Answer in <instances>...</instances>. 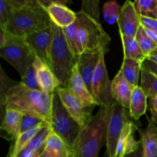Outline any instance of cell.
I'll use <instances>...</instances> for the list:
<instances>
[{"label":"cell","mask_w":157,"mask_h":157,"mask_svg":"<svg viewBox=\"0 0 157 157\" xmlns=\"http://www.w3.org/2000/svg\"><path fill=\"white\" fill-rule=\"evenodd\" d=\"M24 114L12 108L6 107L5 114L2 119L1 130L6 132L15 140L21 132V121Z\"/></svg>","instance_id":"obj_20"},{"label":"cell","mask_w":157,"mask_h":157,"mask_svg":"<svg viewBox=\"0 0 157 157\" xmlns=\"http://www.w3.org/2000/svg\"><path fill=\"white\" fill-rule=\"evenodd\" d=\"M143 67L147 68V70H149L150 71H151L152 73H153L154 75H156L157 76V64L156 63L153 62V61H150V60L146 59L145 61L143 63Z\"/></svg>","instance_id":"obj_40"},{"label":"cell","mask_w":157,"mask_h":157,"mask_svg":"<svg viewBox=\"0 0 157 157\" xmlns=\"http://www.w3.org/2000/svg\"><path fill=\"white\" fill-rule=\"evenodd\" d=\"M145 29L146 32H147V34L148 35V36L153 40V41L155 43V44H157V32H155L151 30H149V29Z\"/></svg>","instance_id":"obj_42"},{"label":"cell","mask_w":157,"mask_h":157,"mask_svg":"<svg viewBox=\"0 0 157 157\" xmlns=\"http://www.w3.org/2000/svg\"><path fill=\"white\" fill-rule=\"evenodd\" d=\"M124 157H144V151H143L142 145L136 150V151L133 152V153H130V154L127 155Z\"/></svg>","instance_id":"obj_41"},{"label":"cell","mask_w":157,"mask_h":157,"mask_svg":"<svg viewBox=\"0 0 157 157\" xmlns=\"http://www.w3.org/2000/svg\"><path fill=\"white\" fill-rule=\"evenodd\" d=\"M140 24L144 29L157 32V19L155 18L140 15Z\"/></svg>","instance_id":"obj_37"},{"label":"cell","mask_w":157,"mask_h":157,"mask_svg":"<svg viewBox=\"0 0 157 157\" xmlns=\"http://www.w3.org/2000/svg\"><path fill=\"white\" fill-rule=\"evenodd\" d=\"M142 67L143 62L141 61L130 58H124L120 71L130 84L133 87H137L140 86L139 81Z\"/></svg>","instance_id":"obj_23"},{"label":"cell","mask_w":157,"mask_h":157,"mask_svg":"<svg viewBox=\"0 0 157 157\" xmlns=\"http://www.w3.org/2000/svg\"><path fill=\"white\" fill-rule=\"evenodd\" d=\"M21 78V81L20 82L22 84H24L25 87H29L30 89H33V90H42L41 89L39 84H38V79H37L36 71H35V69L34 67L33 64L28 69L25 75Z\"/></svg>","instance_id":"obj_33"},{"label":"cell","mask_w":157,"mask_h":157,"mask_svg":"<svg viewBox=\"0 0 157 157\" xmlns=\"http://www.w3.org/2000/svg\"><path fill=\"white\" fill-rule=\"evenodd\" d=\"M53 41L51 68L56 76L60 87H67L78 57L72 52L66 41L63 29L52 23Z\"/></svg>","instance_id":"obj_3"},{"label":"cell","mask_w":157,"mask_h":157,"mask_svg":"<svg viewBox=\"0 0 157 157\" xmlns=\"http://www.w3.org/2000/svg\"><path fill=\"white\" fill-rule=\"evenodd\" d=\"M76 14L78 21V48L79 55L83 52L98 49L107 52L111 38L104 30L100 21L81 10Z\"/></svg>","instance_id":"obj_5"},{"label":"cell","mask_w":157,"mask_h":157,"mask_svg":"<svg viewBox=\"0 0 157 157\" xmlns=\"http://www.w3.org/2000/svg\"><path fill=\"white\" fill-rule=\"evenodd\" d=\"M135 38H136L140 48L142 50L143 53L144 54L147 58L150 56L152 52L157 49V44H155L153 40L148 36L145 29L142 25H140V27L139 30L135 36Z\"/></svg>","instance_id":"obj_29"},{"label":"cell","mask_w":157,"mask_h":157,"mask_svg":"<svg viewBox=\"0 0 157 157\" xmlns=\"http://www.w3.org/2000/svg\"><path fill=\"white\" fill-rule=\"evenodd\" d=\"M46 12L48 14L52 23L61 29L68 27L77 20V14L67 7V5L61 3H53Z\"/></svg>","instance_id":"obj_18"},{"label":"cell","mask_w":157,"mask_h":157,"mask_svg":"<svg viewBox=\"0 0 157 157\" xmlns=\"http://www.w3.org/2000/svg\"><path fill=\"white\" fill-rule=\"evenodd\" d=\"M0 56L17 71L21 78L25 75L36 58L25 37L15 35L8 31L6 41L0 47Z\"/></svg>","instance_id":"obj_6"},{"label":"cell","mask_w":157,"mask_h":157,"mask_svg":"<svg viewBox=\"0 0 157 157\" xmlns=\"http://www.w3.org/2000/svg\"><path fill=\"white\" fill-rule=\"evenodd\" d=\"M140 87L144 90L147 98L157 95V76L143 67L141 71Z\"/></svg>","instance_id":"obj_26"},{"label":"cell","mask_w":157,"mask_h":157,"mask_svg":"<svg viewBox=\"0 0 157 157\" xmlns=\"http://www.w3.org/2000/svg\"><path fill=\"white\" fill-rule=\"evenodd\" d=\"M120 35L135 37L140 27V15L136 12L133 2L127 0L121 7V13L117 21Z\"/></svg>","instance_id":"obj_12"},{"label":"cell","mask_w":157,"mask_h":157,"mask_svg":"<svg viewBox=\"0 0 157 157\" xmlns=\"http://www.w3.org/2000/svg\"><path fill=\"white\" fill-rule=\"evenodd\" d=\"M121 7L117 0H110L106 2L103 6V16L104 19L108 25H114L117 23Z\"/></svg>","instance_id":"obj_28"},{"label":"cell","mask_w":157,"mask_h":157,"mask_svg":"<svg viewBox=\"0 0 157 157\" xmlns=\"http://www.w3.org/2000/svg\"><path fill=\"white\" fill-rule=\"evenodd\" d=\"M73 157H74V156H73Z\"/></svg>","instance_id":"obj_48"},{"label":"cell","mask_w":157,"mask_h":157,"mask_svg":"<svg viewBox=\"0 0 157 157\" xmlns=\"http://www.w3.org/2000/svg\"><path fill=\"white\" fill-rule=\"evenodd\" d=\"M107 107L99 111L82 127L71 149L72 157H98L103 140L106 137Z\"/></svg>","instance_id":"obj_2"},{"label":"cell","mask_w":157,"mask_h":157,"mask_svg":"<svg viewBox=\"0 0 157 157\" xmlns=\"http://www.w3.org/2000/svg\"><path fill=\"white\" fill-rule=\"evenodd\" d=\"M43 127H36V128L20 133L14 141L7 157H17V156L30 144L31 141L41 131Z\"/></svg>","instance_id":"obj_25"},{"label":"cell","mask_w":157,"mask_h":157,"mask_svg":"<svg viewBox=\"0 0 157 157\" xmlns=\"http://www.w3.org/2000/svg\"><path fill=\"white\" fill-rule=\"evenodd\" d=\"M147 59L150 60V61H153V62L156 63L157 64V49H156L154 52H152V53L150 54V56H149Z\"/></svg>","instance_id":"obj_43"},{"label":"cell","mask_w":157,"mask_h":157,"mask_svg":"<svg viewBox=\"0 0 157 157\" xmlns=\"http://www.w3.org/2000/svg\"><path fill=\"white\" fill-rule=\"evenodd\" d=\"M104 50H93L83 52L78 57L76 65L79 73L91 93V84L100 57Z\"/></svg>","instance_id":"obj_13"},{"label":"cell","mask_w":157,"mask_h":157,"mask_svg":"<svg viewBox=\"0 0 157 157\" xmlns=\"http://www.w3.org/2000/svg\"><path fill=\"white\" fill-rule=\"evenodd\" d=\"M53 94L33 90L21 82L12 87L6 98V108H12L23 114L34 115L44 120L51 127Z\"/></svg>","instance_id":"obj_1"},{"label":"cell","mask_w":157,"mask_h":157,"mask_svg":"<svg viewBox=\"0 0 157 157\" xmlns=\"http://www.w3.org/2000/svg\"><path fill=\"white\" fill-rule=\"evenodd\" d=\"M156 18L157 19V10H156Z\"/></svg>","instance_id":"obj_47"},{"label":"cell","mask_w":157,"mask_h":157,"mask_svg":"<svg viewBox=\"0 0 157 157\" xmlns=\"http://www.w3.org/2000/svg\"><path fill=\"white\" fill-rule=\"evenodd\" d=\"M36 1L45 10L53 3H61V4H64L67 6V3L64 0H36Z\"/></svg>","instance_id":"obj_39"},{"label":"cell","mask_w":157,"mask_h":157,"mask_svg":"<svg viewBox=\"0 0 157 157\" xmlns=\"http://www.w3.org/2000/svg\"><path fill=\"white\" fill-rule=\"evenodd\" d=\"M44 152L50 157H72L71 149L52 130L46 140Z\"/></svg>","instance_id":"obj_21"},{"label":"cell","mask_w":157,"mask_h":157,"mask_svg":"<svg viewBox=\"0 0 157 157\" xmlns=\"http://www.w3.org/2000/svg\"><path fill=\"white\" fill-rule=\"evenodd\" d=\"M135 87L127 81L121 71H118L112 81V95L116 102L129 110L130 98Z\"/></svg>","instance_id":"obj_16"},{"label":"cell","mask_w":157,"mask_h":157,"mask_svg":"<svg viewBox=\"0 0 157 157\" xmlns=\"http://www.w3.org/2000/svg\"><path fill=\"white\" fill-rule=\"evenodd\" d=\"M64 1H65L67 3V5H69V4H71V0H64Z\"/></svg>","instance_id":"obj_44"},{"label":"cell","mask_w":157,"mask_h":157,"mask_svg":"<svg viewBox=\"0 0 157 157\" xmlns=\"http://www.w3.org/2000/svg\"><path fill=\"white\" fill-rule=\"evenodd\" d=\"M129 121L127 109L115 101L107 107L106 148L107 157H117V148L123 130Z\"/></svg>","instance_id":"obj_8"},{"label":"cell","mask_w":157,"mask_h":157,"mask_svg":"<svg viewBox=\"0 0 157 157\" xmlns=\"http://www.w3.org/2000/svg\"><path fill=\"white\" fill-rule=\"evenodd\" d=\"M47 126L50 127V125L41 118L34 116V115L25 114L23 116L22 121H21L20 133L27 131V130H30L32 129L36 128V127H47Z\"/></svg>","instance_id":"obj_32"},{"label":"cell","mask_w":157,"mask_h":157,"mask_svg":"<svg viewBox=\"0 0 157 157\" xmlns=\"http://www.w3.org/2000/svg\"><path fill=\"white\" fill-rule=\"evenodd\" d=\"M43 157H50V156H49L48 155V154H46L45 152H44V155H43Z\"/></svg>","instance_id":"obj_45"},{"label":"cell","mask_w":157,"mask_h":157,"mask_svg":"<svg viewBox=\"0 0 157 157\" xmlns=\"http://www.w3.org/2000/svg\"><path fill=\"white\" fill-rule=\"evenodd\" d=\"M105 53L102 52L94 71L91 84V94L97 106L109 107L115 102L112 95V81L109 78L105 64Z\"/></svg>","instance_id":"obj_9"},{"label":"cell","mask_w":157,"mask_h":157,"mask_svg":"<svg viewBox=\"0 0 157 157\" xmlns=\"http://www.w3.org/2000/svg\"><path fill=\"white\" fill-rule=\"evenodd\" d=\"M133 3L140 15L156 18L157 0H135Z\"/></svg>","instance_id":"obj_31"},{"label":"cell","mask_w":157,"mask_h":157,"mask_svg":"<svg viewBox=\"0 0 157 157\" xmlns=\"http://www.w3.org/2000/svg\"><path fill=\"white\" fill-rule=\"evenodd\" d=\"M67 87L75 96H76L83 103L85 107L94 108L95 106H97L96 102L90 90L87 87L82 77L80 75L77 65H75L72 70L68 85Z\"/></svg>","instance_id":"obj_14"},{"label":"cell","mask_w":157,"mask_h":157,"mask_svg":"<svg viewBox=\"0 0 157 157\" xmlns=\"http://www.w3.org/2000/svg\"><path fill=\"white\" fill-rule=\"evenodd\" d=\"M52 21L41 7L13 9L6 30L15 35L26 37L30 34L50 27Z\"/></svg>","instance_id":"obj_4"},{"label":"cell","mask_w":157,"mask_h":157,"mask_svg":"<svg viewBox=\"0 0 157 157\" xmlns=\"http://www.w3.org/2000/svg\"><path fill=\"white\" fill-rule=\"evenodd\" d=\"M6 1L13 9H21L24 7H41L36 0H6Z\"/></svg>","instance_id":"obj_36"},{"label":"cell","mask_w":157,"mask_h":157,"mask_svg":"<svg viewBox=\"0 0 157 157\" xmlns=\"http://www.w3.org/2000/svg\"><path fill=\"white\" fill-rule=\"evenodd\" d=\"M41 89L47 93L53 94L60 87L59 82L51 67L38 58L33 63Z\"/></svg>","instance_id":"obj_15"},{"label":"cell","mask_w":157,"mask_h":157,"mask_svg":"<svg viewBox=\"0 0 157 157\" xmlns=\"http://www.w3.org/2000/svg\"><path fill=\"white\" fill-rule=\"evenodd\" d=\"M0 69H1L0 71V105H1V115L2 119L5 114V111H6V95L12 87L17 85L19 82L11 79L6 75L2 66Z\"/></svg>","instance_id":"obj_27"},{"label":"cell","mask_w":157,"mask_h":157,"mask_svg":"<svg viewBox=\"0 0 157 157\" xmlns=\"http://www.w3.org/2000/svg\"><path fill=\"white\" fill-rule=\"evenodd\" d=\"M26 42L35 54V57L51 67L52 64V47L53 41L52 24L50 27L34 32L25 37Z\"/></svg>","instance_id":"obj_11"},{"label":"cell","mask_w":157,"mask_h":157,"mask_svg":"<svg viewBox=\"0 0 157 157\" xmlns=\"http://www.w3.org/2000/svg\"><path fill=\"white\" fill-rule=\"evenodd\" d=\"M138 128L130 121H127L123 130L117 148V157H124L136 151L141 146V141H137L134 133Z\"/></svg>","instance_id":"obj_17"},{"label":"cell","mask_w":157,"mask_h":157,"mask_svg":"<svg viewBox=\"0 0 157 157\" xmlns=\"http://www.w3.org/2000/svg\"><path fill=\"white\" fill-rule=\"evenodd\" d=\"M44 150L42 152V153H41V154L39 155V156H38V157H43V155H44Z\"/></svg>","instance_id":"obj_46"},{"label":"cell","mask_w":157,"mask_h":157,"mask_svg":"<svg viewBox=\"0 0 157 157\" xmlns=\"http://www.w3.org/2000/svg\"><path fill=\"white\" fill-rule=\"evenodd\" d=\"M56 91L67 112L78 123L81 128L84 127L94 117L92 116L94 108L85 107L67 87H59Z\"/></svg>","instance_id":"obj_10"},{"label":"cell","mask_w":157,"mask_h":157,"mask_svg":"<svg viewBox=\"0 0 157 157\" xmlns=\"http://www.w3.org/2000/svg\"><path fill=\"white\" fill-rule=\"evenodd\" d=\"M147 94L140 86L135 87L130 98L129 113L130 116L135 121H138L144 116L148 109Z\"/></svg>","instance_id":"obj_22"},{"label":"cell","mask_w":157,"mask_h":157,"mask_svg":"<svg viewBox=\"0 0 157 157\" xmlns=\"http://www.w3.org/2000/svg\"><path fill=\"white\" fill-rule=\"evenodd\" d=\"M121 38L124 50V58L137 60L144 63L147 58L143 53L135 37L121 35Z\"/></svg>","instance_id":"obj_24"},{"label":"cell","mask_w":157,"mask_h":157,"mask_svg":"<svg viewBox=\"0 0 157 157\" xmlns=\"http://www.w3.org/2000/svg\"><path fill=\"white\" fill-rule=\"evenodd\" d=\"M148 109L151 113V119L157 124V95L148 98Z\"/></svg>","instance_id":"obj_38"},{"label":"cell","mask_w":157,"mask_h":157,"mask_svg":"<svg viewBox=\"0 0 157 157\" xmlns=\"http://www.w3.org/2000/svg\"><path fill=\"white\" fill-rule=\"evenodd\" d=\"M66 41L69 48L76 56H79V52L78 48V21H75L68 27L63 29Z\"/></svg>","instance_id":"obj_30"},{"label":"cell","mask_w":157,"mask_h":157,"mask_svg":"<svg viewBox=\"0 0 157 157\" xmlns=\"http://www.w3.org/2000/svg\"><path fill=\"white\" fill-rule=\"evenodd\" d=\"M147 127L138 129L140 136L144 157H157V124L150 117H147Z\"/></svg>","instance_id":"obj_19"},{"label":"cell","mask_w":157,"mask_h":157,"mask_svg":"<svg viewBox=\"0 0 157 157\" xmlns=\"http://www.w3.org/2000/svg\"><path fill=\"white\" fill-rule=\"evenodd\" d=\"M13 8L7 2L6 0H0V28L7 29L10 20Z\"/></svg>","instance_id":"obj_35"},{"label":"cell","mask_w":157,"mask_h":157,"mask_svg":"<svg viewBox=\"0 0 157 157\" xmlns=\"http://www.w3.org/2000/svg\"><path fill=\"white\" fill-rule=\"evenodd\" d=\"M51 128L72 149L81 130V126L72 117L63 105L57 91L54 93Z\"/></svg>","instance_id":"obj_7"},{"label":"cell","mask_w":157,"mask_h":157,"mask_svg":"<svg viewBox=\"0 0 157 157\" xmlns=\"http://www.w3.org/2000/svg\"><path fill=\"white\" fill-rule=\"evenodd\" d=\"M81 11L99 21L100 0H81Z\"/></svg>","instance_id":"obj_34"}]
</instances>
